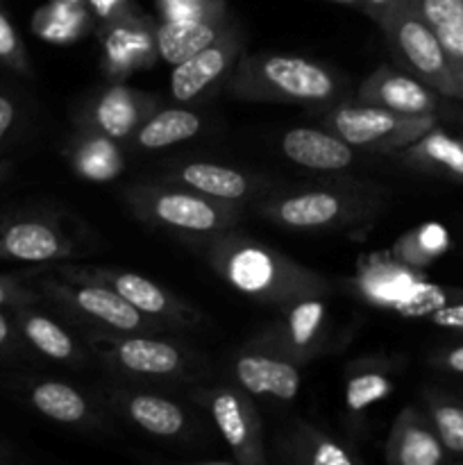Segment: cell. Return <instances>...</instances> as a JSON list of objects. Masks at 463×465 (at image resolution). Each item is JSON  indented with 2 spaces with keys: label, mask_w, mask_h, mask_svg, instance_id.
Returning a JSON list of instances; mask_svg holds the SVG:
<instances>
[{
  "label": "cell",
  "mask_w": 463,
  "mask_h": 465,
  "mask_svg": "<svg viewBox=\"0 0 463 465\" xmlns=\"http://www.w3.org/2000/svg\"><path fill=\"white\" fill-rule=\"evenodd\" d=\"M0 62L21 75H32L30 59H27L25 45L18 36L16 27L9 21L7 14L0 9Z\"/></svg>",
  "instance_id": "cell-36"
},
{
  "label": "cell",
  "mask_w": 463,
  "mask_h": 465,
  "mask_svg": "<svg viewBox=\"0 0 463 465\" xmlns=\"http://www.w3.org/2000/svg\"><path fill=\"white\" fill-rule=\"evenodd\" d=\"M75 254V241L50 213L12 216L0 223V259L18 263H59Z\"/></svg>",
  "instance_id": "cell-16"
},
{
  "label": "cell",
  "mask_w": 463,
  "mask_h": 465,
  "mask_svg": "<svg viewBox=\"0 0 463 465\" xmlns=\"http://www.w3.org/2000/svg\"><path fill=\"white\" fill-rule=\"evenodd\" d=\"M53 272L71 282H94V284L107 286V289L116 291L121 298H125L132 307L139 309L141 313L154 318V321L166 322L172 330H198L207 322V318L202 316L198 307L177 298L175 293L163 289L157 282L136 275V272L62 262H59V266L53 268Z\"/></svg>",
  "instance_id": "cell-10"
},
{
  "label": "cell",
  "mask_w": 463,
  "mask_h": 465,
  "mask_svg": "<svg viewBox=\"0 0 463 465\" xmlns=\"http://www.w3.org/2000/svg\"><path fill=\"white\" fill-rule=\"evenodd\" d=\"M189 398L209 413L236 463L266 465L261 416L248 391L239 384H198L191 389Z\"/></svg>",
  "instance_id": "cell-12"
},
{
  "label": "cell",
  "mask_w": 463,
  "mask_h": 465,
  "mask_svg": "<svg viewBox=\"0 0 463 465\" xmlns=\"http://www.w3.org/2000/svg\"><path fill=\"white\" fill-rule=\"evenodd\" d=\"M331 343V316L325 295L295 300L277 309V318L250 336L248 345L268 350L295 366L304 368L322 357Z\"/></svg>",
  "instance_id": "cell-11"
},
{
  "label": "cell",
  "mask_w": 463,
  "mask_h": 465,
  "mask_svg": "<svg viewBox=\"0 0 463 465\" xmlns=\"http://www.w3.org/2000/svg\"><path fill=\"white\" fill-rule=\"evenodd\" d=\"M225 9V0H157L159 21H193Z\"/></svg>",
  "instance_id": "cell-35"
},
{
  "label": "cell",
  "mask_w": 463,
  "mask_h": 465,
  "mask_svg": "<svg viewBox=\"0 0 463 465\" xmlns=\"http://www.w3.org/2000/svg\"><path fill=\"white\" fill-rule=\"evenodd\" d=\"M154 109H159L157 95L132 89L123 82H109L82 104L75 125L94 127L118 143H127Z\"/></svg>",
  "instance_id": "cell-17"
},
{
  "label": "cell",
  "mask_w": 463,
  "mask_h": 465,
  "mask_svg": "<svg viewBox=\"0 0 463 465\" xmlns=\"http://www.w3.org/2000/svg\"><path fill=\"white\" fill-rule=\"evenodd\" d=\"M357 103L399 114H438L443 95L398 66H379L359 84Z\"/></svg>",
  "instance_id": "cell-19"
},
{
  "label": "cell",
  "mask_w": 463,
  "mask_h": 465,
  "mask_svg": "<svg viewBox=\"0 0 463 465\" xmlns=\"http://www.w3.org/2000/svg\"><path fill=\"white\" fill-rule=\"evenodd\" d=\"M68 3H84V0H68Z\"/></svg>",
  "instance_id": "cell-46"
},
{
  "label": "cell",
  "mask_w": 463,
  "mask_h": 465,
  "mask_svg": "<svg viewBox=\"0 0 463 465\" xmlns=\"http://www.w3.org/2000/svg\"><path fill=\"white\" fill-rule=\"evenodd\" d=\"M225 91L243 103L322 104L339 95L340 82L330 68L311 59L243 53L227 77Z\"/></svg>",
  "instance_id": "cell-4"
},
{
  "label": "cell",
  "mask_w": 463,
  "mask_h": 465,
  "mask_svg": "<svg viewBox=\"0 0 463 465\" xmlns=\"http://www.w3.org/2000/svg\"><path fill=\"white\" fill-rule=\"evenodd\" d=\"M32 409L48 420L68 427H86L94 430L100 425L98 413L89 400L71 384L64 381H36L27 391Z\"/></svg>",
  "instance_id": "cell-29"
},
{
  "label": "cell",
  "mask_w": 463,
  "mask_h": 465,
  "mask_svg": "<svg viewBox=\"0 0 463 465\" xmlns=\"http://www.w3.org/2000/svg\"><path fill=\"white\" fill-rule=\"evenodd\" d=\"M377 25L384 32L395 66L438 91L443 98L461 100L445 48L425 18L409 5V0H398Z\"/></svg>",
  "instance_id": "cell-7"
},
{
  "label": "cell",
  "mask_w": 463,
  "mask_h": 465,
  "mask_svg": "<svg viewBox=\"0 0 463 465\" xmlns=\"http://www.w3.org/2000/svg\"><path fill=\"white\" fill-rule=\"evenodd\" d=\"M123 203L145 225L172 232L182 239L234 230L243 218V204L209 198L168 182L127 186Z\"/></svg>",
  "instance_id": "cell-5"
},
{
  "label": "cell",
  "mask_w": 463,
  "mask_h": 465,
  "mask_svg": "<svg viewBox=\"0 0 463 465\" xmlns=\"http://www.w3.org/2000/svg\"><path fill=\"white\" fill-rule=\"evenodd\" d=\"M418 272L420 271L407 266L393 254H375L357 268L352 286L368 304L393 309L407 318H427L436 309L454 302L448 300V291L425 282Z\"/></svg>",
  "instance_id": "cell-9"
},
{
  "label": "cell",
  "mask_w": 463,
  "mask_h": 465,
  "mask_svg": "<svg viewBox=\"0 0 463 465\" xmlns=\"http://www.w3.org/2000/svg\"><path fill=\"white\" fill-rule=\"evenodd\" d=\"M395 3H398V0H363L361 12L366 14V16H370L375 23H379Z\"/></svg>",
  "instance_id": "cell-42"
},
{
  "label": "cell",
  "mask_w": 463,
  "mask_h": 465,
  "mask_svg": "<svg viewBox=\"0 0 463 465\" xmlns=\"http://www.w3.org/2000/svg\"><path fill=\"white\" fill-rule=\"evenodd\" d=\"M431 361H434L438 368H443V371L454 372V375H463V343L434 354Z\"/></svg>",
  "instance_id": "cell-41"
},
{
  "label": "cell",
  "mask_w": 463,
  "mask_h": 465,
  "mask_svg": "<svg viewBox=\"0 0 463 465\" xmlns=\"http://www.w3.org/2000/svg\"><path fill=\"white\" fill-rule=\"evenodd\" d=\"M66 159L73 171L89 182H112L125 171L121 143L86 125H75L68 136Z\"/></svg>",
  "instance_id": "cell-25"
},
{
  "label": "cell",
  "mask_w": 463,
  "mask_h": 465,
  "mask_svg": "<svg viewBox=\"0 0 463 465\" xmlns=\"http://www.w3.org/2000/svg\"><path fill=\"white\" fill-rule=\"evenodd\" d=\"M14 339H16V322L0 309V350L12 345Z\"/></svg>",
  "instance_id": "cell-43"
},
{
  "label": "cell",
  "mask_w": 463,
  "mask_h": 465,
  "mask_svg": "<svg viewBox=\"0 0 463 465\" xmlns=\"http://www.w3.org/2000/svg\"><path fill=\"white\" fill-rule=\"evenodd\" d=\"M236 293L280 309L313 295H330L331 284L304 263L234 230L184 239Z\"/></svg>",
  "instance_id": "cell-1"
},
{
  "label": "cell",
  "mask_w": 463,
  "mask_h": 465,
  "mask_svg": "<svg viewBox=\"0 0 463 465\" xmlns=\"http://www.w3.org/2000/svg\"><path fill=\"white\" fill-rule=\"evenodd\" d=\"M245 39L236 21L212 41L184 59L182 64L172 66L171 73V95L180 104H195L207 98L212 91L225 84L230 73L234 71L236 62L243 54Z\"/></svg>",
  "instance_id": "cell-15"
},
{
  "label": "cell",
  "mask_w": 463,
  "mask_h": 465,
  "mask_svg": "<svg viewBox=\"0 0 463 465\" xmlns=\"http://www.w3.org/2000/svg\"><path fill=\"white\" fill-rule=\"evenodd\" d=\"M109 407L143 434L162 440H193L204 425L195 413L172 398L136 386H112L104 391Z\"/></svg>",
  "instance_id": "cell-13"
},
{
  "label": "cell",
  "mask_w": 463,
  "mask_h": 465,
  "mask_svg": "<svg viewBox=\"0 0 463 465\" xmlns=\"http://www.w3.org/2000/svg\"><path fill=\"white\" fill-rule=\"evenodd\" d=\"M395 157L413 171L463 184V139L440 130L438 125L411 145L398 150Z\"/></svg>",
  "instance_id": "cell-26"
},
{
  "label": "cell",
  "mask_w": 463,
  "mask_h": 465,
  "mask_svg": "<svg viewBox=\"0 0 463 465\" xmlns=\"http://www.w3.org/2000/svg\"><path fill=\"white\" fill-rule=\"evenodd\" d=\"M393 363L386 359L366 357L352 361L348 366V380H345V422L359 431L363 427L368 411L389 398L393 391Z\"/></svg>",
  "instance_id": "cell-24"
},
{
  "label": "cell",
  "mask_w": 463,
  "mask_h": 465,
  "mask_svg": "<svg viewBox=\"0 0 463 465\" xmlns=\"http://www.w3.org/2000/svg\"><path fill=\"white\" fill-rule=\"evenodd\" d=\"M162 182L186 186V189L209 195V198L227 200V203L239 204L254 198L257 193H263L266 186H271L263 177L250 175V173L239 171V168H230L213 162L172 163V166L163 173Z\"/></svg>",
  "instance_id": "cell-20"
},
{
  "label": "cell",
  "mask_w": 463,
  "mask_h": 465,
  "mask_svg": "<svg viewBox=\"0 0 463 465\" xmlns=\"http://www.w3.org/2000/svg\"><path fill=\"white\" fill-rule=\"evenodd\" d=\"M9 173H12V162H0V182L7 180Z\"/></svg>",
  "instance_id": "cell-44"
},
{
  "label": "cell",
  "mask_w": 463,
  "mask_h": 465,
  "mask_svg": "<svg viewBox=\"0 0 463 465\" xmlns=\"http://www.w3.org/2000/svg\"><path fill=\"white\" fill-rule=\"evenodd\" d=\"M409 5L438 36L463 100V0H409Z\"/></svg>",
  "instance_id": "cell-31"
},
{
  "label": "cell",
  "mask_w": 463,
  "mask_h": 465,
  "mask_svg": "<svg viewBox=\"0 0 463 465\" xmlns=\"http://www.w3.org/2000/svg\"><path fill=\"white\" fill-rule=\"evenodd\" d=\"M331 3L350 5V7H357V9H361V3H363V0H331Z\"/></svg>",
  "instance_id": "cell-45"
},
{
  "label": "cell",
  "mask_w": 463,
  "mask_h": 465,
  "mask_svg": "<svg viewBox=\"0 0 463 465\" xmlns=\"http://www.w3.org/2000/svg\"><path fill=\"white\" fill-rule=\"evenodd\" d=\"M100 64L109 82H123L127 75L154 66L159 59L157 23L139 9L100 21Z\"/></svg>",
  "instance_id": "cell-14"
},
{
  "label": "cell",
  "mask_w": 463,
  "mask_h": 465,
  "mask_svg": "<svg viewBox=\"0 0 463 465\" xmlns=\"http://www.w3.org/2000/svg\"><path fill=\"white\" fill-rule=\"evenodd\" d=\"M232 23H234V18H232V14L227 12V9L225 12L212 14V16L193 18V21H159V57H162L163 62L177 66V64H182L184 59H189L191 54L202 50L204 45L216 41Z\"/></svg>",
  "instance_id": "cell-28"
},
{
  "label": "cell",
  "mask_w": 463,
  "mask_h": 465,
  "mask_svg": "<svg viewBox=\"0 0 463 465\" xmlns=\"http://www.w3.org/2000/svg\"><path fill=\"white\" fill-rule=\"evenodd\" d=\"M431 325L440 327V330L458 331L463 334V300H454V302L445 304V307L436 309L434 313H429Z\"/></svg>",
  "instance_id": "cell-38"
},
{
  "label": "cell",
  "mask_w": 463,
  "mask_h": 465,
  "mask_svg": "<svg viewBox=\"0 0 463 465\" xmlns=\"http://www.w3.org/2000/svg\"><path fill=\"white\" fill-rule=\"evenodd\" d=\"M84 345L121 380L193 384L207 377L204 357L189 345L145 331H80Z\"/></svg>",
  "instance_id": "cell-2"
},
{
  "label": "cell",
  "mask_w": 463,
  "mask_h": 465,
  "mask_svg": "<svg viewBox=\"0 0 463 465\" xmlns=\"http://www.w3.org/2000/svg\"><path fill=\"white\" fill-rule=\"evenodd\" d=\"M384 203L386 189L375 184H330L266 193L257 203V212L291 232H334L372 221Z\"/></svg>",
  "instance_id": "cell-3"
},
{
  "label": "cell",
  "mask_w": 463,
  "mask_h": 465,
  "mask_svg": "<svg viewBox=\"0 0 463 465\" xmlns=\"http://www.w3.org/2000/svg\"><path fill=\"white\" fill-rule=\"evenodd\" d=\"M14 322L23 339L50 361L66 366H84L86 354L77 336L57 318L41 313L36 304L14 307Z\"/></svg>",
  "instance_id": "cell-23"
},
{
  "label": "cell",
  "mask_w": 463,
  "mask_h": 465,
  "mask_svg": "<svg viewBox=\"0 0 463 465\" xmlns=\"http://www.w3.org/2000/svg\"><path fill=\"white\" fill-rule=\"evenodd\" d=\"M91 16L84 3L50 0L32 16V30L50 44H73L91 30Z\"/></svg>",
  "instance_id": "cell-32"
},
{
  "label": "cell",
  "mask_w": 463,
  "mask_h": 465,
  "mask_svg": "<svg viewBox=\"0 0 463 465\" xmlns=\"http://www.w3.org/2000/svg\"><path fill=\"white\" fill-rule=\"evenodd\" d=\"M438 125V114H399L372 104H339L325 116V127L357 150L395 154Z\"/></svg>",
  "instance_id": "cell-8"
},
{
  "label": "cell",
  "mask_w": 463,
  "mask_h": 465,
  "mask_svg": "<svg viewBox=\"0 0 463 465\" xmlns=\"http://www.w3.org/2000/svg\"><path fill=\"white\" fill-rule=\"evenodd\" d=\"M300 371L302 368L268 350L252 348L245 343L230 359V372L234 384L248 391L254 400L286 404L293 402L300 391Z\"/></svg>",
  "instance_id": "cell-18"
},
{
  "label": "cell",
  "mask_w": 463,
  "mask_h": 465,
  "mask_svg": "<svg viewBox=\"0 0 463 465\" xmlns=\"http://www.w3.org/2000/svg\"><path fill=\"white\" fill-rule=\"evenodd\" d=\"M275 459L298 465H354L361 461L357 452L307 422L281 431L275 443Z\"/></svg>",
  "instance_id": "cell-27"
},
{
  "label": "cell",
  "mask_w": 463,
  "mask_h": 465,
  "mask_svg": "<svg viewBox=\"0 0 463 465\" xmlns=\"http://www.w3.org/2000/svg\"><path fill=\"white\" fill-rule=\"evenodd\" d=\"M36 289L48 304H53L68 325L80 331H145L163 334L172 330L166 322L145 316L132 307L116 291L94 282H71L50 272L36 280Z\"/></svg>",
  "instance_id": "cell-6"
},
{
  "label": "cell",
  "mask_w": 463,
  "mask_h": 465,
  "mask_svg": "<svg viewBox=\"0 0 463 465\" xmlns=\"http://www.w3.org/2000/svg\"><path fill=\"white\" fill-rule=\"evenodd\" d=\"M45 302L36 286H27L18 275H0V309L25 307V304Z\"/></svg>",
  "instance_id": "cell-37"
},
{
  "label": "cell",
  "mask_w": 463,
  "mask_h": 465,
  "mask_svg": "<svg viewBox=\"0 0 463 465\" xmlns=\"http://www.w3.org/2000/svg\"><path fill=\"white\" fill-rule=\"evenodd\" d=\"M449 250V234L443 225L427 223V225L416 227L399 236L398 243L393 245V257L399 259L407 266L416 271H425L431 262L445 254Z\"/></svg>",
  "instance_id": "cell-33"
},
{
  "label": "cell",
  "mask_w": 463,
  "mask_h": 465,
  "mask_svg": "<svg viewBox=\"0 0 463 465\" xmlns=\"http://www.w3.org/2000/svg\"><path fill=\"white\" fill-rule=\"evenodd\" d=\"M280 148L291 163L318 173H340L357 162V148L327 127H293L281 134Z\"/></svg>",
  "instance_id": "cell-22"
},
{
  "label": "cell",
  "mask_w": 463,
  "mask_h": 465,
  "mask_svg": "<svg viewBox=\"0 0 463 465\" xmlns=\"http://www.w3.org/2000/svg\"><path fill=\"white\" fill-rule=\"evenodd\" d=\"M429 416L416 407H404L393 420L386 439L384 459L390 465H440L448 461Z\"/></svg>",
  "instance_id": "cell-21"
},
{
  "label": "cell",
  "mask_w": 463,
  "mask_h": 465,
  "mask_svg": "<svg viewBox=\"0 0 463 465\" xmlns=\"http://www.w3.org/2000/svg\"><path fill=\"white\" fill-rule=\"evenodd\" d=\"M425 409L448 454L463 457V402L443 391H425Z\"/></svg>",
  "instance_id": "cell-34"
},
{
  "label": "cell",
  "mask_w": 463,
  "mask_h": 465,
  "mask_svg": "<svg viewBox=\"0 0 463 465\" xmlns=\"http://www.w3.org/2000/svg\"><path fill=\"white\" fill-rule=\"evenodd\" d=\"M202 130V116L186 107H168V109H154L139 130L134 132L127 143L134 150H163L171 145L184 143V141L193 139L198 132Z\"/></svg>",
  "instance_id": "cell-30"
},
{
  "label": "cell",
  "mask_w": 463,
  "mask_h": 465,
  "mask_svg": "<svg viewBox=\"0 0 463 465\" xmlns=\"http://www.w3.org/2000/svg\"><path fill=\"white\" fill-rule=\"evenodd\" d=\"M84 5L94 16H98V21H109V18L134 9L132 0H84Z\"/></svg>",
  "instance_id": "cell-39"
},
{
  "label": "cell",
  "mask_w": 463,
  "mask_h": 465,
  "mask_svg": "<svg viewBox=\"0 0 463 465\" xmlns=\"http://www.w3.org/2000/svg\"><path fill=\"white\" fill-rule=\"evenodd\" d=\"M18 118V104L12 95L0 94V143L7 139V134L12 132V127L16 125Z\"/></svg>",
  "instance_id": "cell-40"
}]
</instances>
